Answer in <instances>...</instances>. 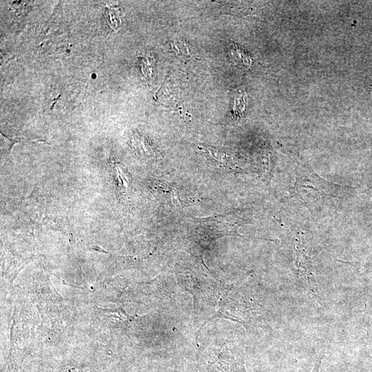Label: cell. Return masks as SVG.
<instances>
[{
    "instance_id": "cell-3",
    "label": "cell",
    "mask_w": 372,
    "mask_h": 372,
    "mask_svg": "<svg viewBox=\"0 0 372 372\" xmlns=\"http://www.w3.org/2000/svg\"><path fill=\"white\" fill-rule=\"evenodd\" d=\"M320 366H321V358L317 360L311 372H320Z\"/></svg>"
},
{
    "instance_id": "cell-2",
    "label": "cell",
    "mask_w": 372,
    "mask_h": 372,
    "mask_svg": "<svg viewBox=\"0 0 372 372\" xmlns=\"http://www.w3.org/2000/svg\"><path fill=\"white\" fill-rule=\"evenodd\" d=\"M205 151L208 152L209 154L216 159L220 163L230 165L232 163L231 156L227 154L225 151H221L212 147H205Z\"/></svg>"
},
{
    "instance_id": "cell-1",
    "label": "cell",
    "mask_w": 372,
    "mask_h": 372,
    "mask_svg": "<svg viewBox=\"0 0 372 372\" xmlns=\"http://www.w3.org/2000/svg\"><path fill=\"white\" fill-rule=\"evenodd\" d=\"M114 174V178L116 181L117 189L120 192L124 193L126 192V188L129 185L130 180L129 173L126 168L121 163L112 162L110 163Z\"/></svg>"
}]
</instances>
